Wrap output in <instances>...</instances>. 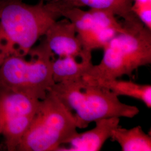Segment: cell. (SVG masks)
Wrapping results in <instances>:
<instances>
[{
  "mask_svg": "<svg viewBox=\"0 0 151 151\" xmlns=\"http://www.w3.org/2000/svg\"><path fill=\"white\" fill-rule=\"evenodd\" d=\"M62 17L60 7L39 1L30 5L22 0L0 1V37L9 55L25 57L49 27Z\"/></svg>",
  "mask_w": 151,
  "mask_h": 151,
  "instance_id": "1",
  "label": "cell"
},
{
  "mask_svg": "<svg viewBox=\"0 0 151 151\" xmlns=\"http://www.w3.org/2000/svg\"><path fill=\"white\" fill-rule=\"evenodd\" d=\"M118 34L103 49L99 64L92 65L82 78L91 82L132 77L135 70L151 63V30L140 20L124 22Z\"/></svg>",
  "mask_w": 151,
  "mask_h": 151,
  "instance_id": "2",
  "label": "cell"
},
{
  "mask_svg": "<svg viewBox=\"0 0 151 151\" xmlns=\"http://www.w3.org/2000/svg\"><path fill=\"white\" fill-rule=\"evenodd\" d=\"M52 92L74 116L78 128H86L99 119L111 117L133 118L139 113L135 106L122 103L113 92L82 78L55 83Z\"/></svg>",
  "mask_w": 151,
  "mask_h": 151,
  "instance_id": "3",
  "label": "cell"
},
{
  "mask_svg": "<svg viewBox=\"0 0 151 151\" xmlns=\"http://www.w3.org/2000/svg\"><path fill=\"white\" fill-rule=\"evenodd\" d=\"M74 114L49 91L41 100L18 151H57L78 133Z\"/></svg>",
  "mask_w": 151,
  "mask_h": 151,
  "instance_id": "4",
  "label": "cell"
},
{
  "mask_svg": "<svg viewBox=\"0 0 151 151\" xmlns=\"http://www.w3.org/2000/svg\"><path fill=\"white\" fill-rule=\"evenodd\" d=\"M29 54V60L11 55L4 61L0 65V88L42 100L55 83L52 70L54 55L44 41Z\"/></svg>",
  "mask_w": 151,
  "mask_h": 151,
  "instance_id": "5",
  "label": "cell"
},
{
  "mask_svg": "<svg viewBox=\"0 0 151 151\" xmlns=\"http://www.w3.org/2000/svg\"><path fill=\"white\" fill-rule=\"evenodd\" d=\"M62 16L68 19L75 27L83 52L92 55V52L104 49L118 34L124 32L123 22H119L113 12L104 9H90L85 11L78 7L60 9Z\"/></svg>",
  "mask_w": 151,
  "mask_h": 151,
  "instance_id": "6",
  "label": "cell"
},
{
  "mask_svg": "<svg viewBox=\"0 0 151 151\" xmlns=\"http://www.w3.org/2000/svg\"><path fill=\"white\" fill-rule=\"evenodd\" d=\"M44 37V42L49 49L60 58L71 57L92 60V55L84 53L74 25L67 18L54 22Z\"/></svg>",
  "mask_w": 151,
  "mask_h": 151,
  "instance_id": "7",
  "label": "cell"
},
{
  "mask_svg": "<svg viewBox=\"0 0 151 151\" xmlns=\"http://www.w3.org/2000/svg\"><path fill=\"white\" fill-rule=\"evenodd\" d=\"M92 129L77 133L67 143L59 147L57 151H100L106 141L119 125L120 118L111 117L99 119Z\"/></svg>",
  "mask_w": 151,
  "mask_h": 151,
  "instance_id": "8",
  "label": "cell"
},
{
  "mask_svg": "<svg viewBox=\"0 0 151 151\" xmlns=\"http://www.w3.org/2000/svg\"><path fill=\"white\" fill-rule=\"evenodd\" d=\"M40 100L22 93L0 88V134L9 122L24 115H35Z\"/></svg>",
  "mask_w": 151,
  "mask_h": 151,
  "instance_id": "9",
  "label": "cell"
},
{
  "mask_svg": "<svg viewBox=\"0 0 151 151\" xmlns=\"http://www.w3.org/2000/svg\"><path fill=\"white\" fill-rule=\"evenodd\" d=\"M47 2L55 3L60 8L88 7L108 10L127 22L139 20L132 10V0H48Z\"/></svg>",
  "mask_w": 151,
  "mask_h": 151,
  "instance_id": "10",
  "label": "cell"
},
{
  "mask_svg": "<svg viewBox=\"0 0 151 151\" xmlns=\"http://www.w3.org/2000/svg\"><path fill=\"white\" fill-rule=\"evenodd\" d=\"M92 60H78L71 57H58L52 64L54 83L72 81L82 78L91 68Z\"/></svg>",
  "mask_w": 151,
  "mask_h": 151,
  "instance_id": "11",
  "label": "cell"
},
{
  "mask_svg": "<svg viewBox=\"0 0 151 151\" xmlns=\"http://www.w3.org/2000/svg\"><path fill=\"white\" fill-rule=\"evenodd\" d=\"M91 83L108 89L118 96H125L138 100L147 108H151V85L139 84L133 81L120 80L118 78Z\"/></svg>",
  "mask_w": 151,
  "mask_h": 151,
  "instance_id": "12",
  "label": "cell"
},
{
  "mask_svg": "<svg viewBox=\"0 0 151 151\" xmlns=\"http://www.w3.org/2000/svg\"><path fill=\"white\" fill-rule=\"evenodd\" d=\"M110 138L119 144L123 151H151V137L140 126L126 129L119 125Z\"/></svg>",
  "mask_w": 151,
  "mask_h": 151,
  "instance_id": "13",
  "label": "cell"
},
{
  "mask_svg": "<svg viewBox=\"0 0 151 151\" xmlns=\"http://www.w3.org/2000/svg\"><path fill=\"white\" fill-rule=\"evenodd\" d=\"M132 10L140 22L151 30V0H132Z\"/></svg>",
  "mask_w": 151,
  "mask_h": 151,
  "instance_id": "14",
  "label": "cell"
},
{
  "mask_svg": "<svg viewBox=\"0 0 151 151\" xmlns=\"http://www.w3.org/2000/svg\"><path fill=\"white\" fill-rule=\"evenodd\" d=\"M2 1V0H0V1Z\"/></svg>",
  "mask_w": 151,
  "mask_h": 151,
  "instance_id": "15",
  "label": "cell"
}]
</instances>
